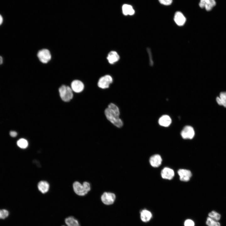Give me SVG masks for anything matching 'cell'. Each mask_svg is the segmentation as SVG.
<instances>
[{"label": "cell", "mask_w": 226, "mask_h": 226, "mask_svg": "<svg viewBox=\"0 0 226 226\" xmlns=\"http://www.w3.org/2000/svg\"><path fill=\"white\" fill-rule=\"evenodd\" d=\"M73 187L75 193L78 195L83 196L86 194L90 190V185L87 182H84L81 184L78 181L75 182Z\"/></svg>", "instance_id": "obj_2"}, {"label": "cell", "mask_w": 226, "mask_h": 226, "mask_svg": "<svg viewBox=\"0 0 226 226\" xmlns=\"http://www.w3.org/2000/svg\"><path fill=\"white\" fill-rule=\"evenodd\" d=\"M116 199L115 195L112 193L105 192L101 196V200L103 203L106 205L112 204Z\"/></svg>", "instance_id": "obj_6"}, {"label": "cell", "mask_w": 226, "mask_h": 226, "mask_svg": "<svg viewBox=\"0 0 226 226\" xmlns=\"http://www.w3.org/2000/svg\"><path fill=\"white\" fill-rule=\"evenodd\" d=\"M162 159L159 154L152 155L150 158L149 162L151 165L154 167H158L161 164Z\"/></svg>", "instance_id": "obj_13"}, {"label": "cell", "mask_w": 226, "mask_h": 226, "mask_svg": "<svg viewBox=\"0 0 226 226\" xmlns=\"http://www.w3.org/2000/svg\"><path fill=\"white\" fill-rule=\"evenodd\" d=\"M17 144L20 148L24 149L27 147L28 143V141L26 139L21 138L17 141Z\"/></svg>", "instance_id": "obj_23"}, {"label": "cell", "mask_w": 226, "mask_h": 226, "mask_svg": "<svg viewBox=\"0 0 226 226\" xmlns=\"http://www.w3.org/2000/svg\"><path fill=\"white\" fill-rule=\"evenodd\" d=\"M199 4L201 8H205L209 11L216 5V2L215 0H200Z\"/></svg>", "instance_id": "obj_8"}, {"label": "cell", "mask_w": 226, "mask_h": 226, "mask_svg": "<svg viewBox=\"0 0 226 226\" xmlns=\"http://www.w3.org/2000/svg\"><path fill=\"white\" fill-rule=\"evenodd\" d=\"M8 215L9 212L8 210L4 209L0 210V219H5Z\"/></svg>", "instance_id": "obj_24"}, {"label": "cell", "mask_w": 226, "mask_h": 226, "mask_svg": "<svg viewBox=\"0 0 226 226\" xmlns=\"http://www.w3.org/2000/svg\"><path fill=\"white\" fill-rule=\"evenodd\" d=\"M184 226H195V223L192 219L188 218L186 219L184 222Z\"/></svg>", "instance_id": "obj_25"}, {"label": "cell", "mask_w": 226, "mask_h": 226, "mask_svg": "<svg viewBox=\"0 0 226 226\" xmlns=\"http://www.w3.org/2000/svg\"><path fill=\"white\" fill-rule=\"evenodd\" d=\"M206 224L207 226H221L219 221L214 220L208 217L206 218Z\"/></svg>", "instance_id": "obj_22"}, {"label": "cell", "mask_w": 226, "mask_h": 226, "mask_svg": "<svg viewBox=\"0 0 226 226\" xmlns=\"http://www.w3.org/2000/svg\"><path fill=\"white\" fill-rule=\"evenodd\" d=\"M105 114L107 119L115 126L119 128L122 126L123 122L119 117V109L116 105L110 104L105 110Z\"/></svg>", "instance_id": "obj_1"}, {"label": "cell", "mask_w": 226, "mask_h": 226, "mask_svg": "<svg viewBox=\"0 0 226 226\" xmlns=\"http://www.w3.org/2000/svg\"><path fill=\"white\" fill-rule=\"evenodd\" d=\"M3 18L2 16L0 14V25L2 24L3 22Z\"/></svg>", "instance_id": "obj_28"}, {"label": "cell", "mask_w": 226, "mask_h": 226, "mask_svg": "<svg viewBox=\"0 0 226 226\" xmlns=\"http://www.w3.org/2000/svg\"><path fill=\"white\" fill-rule=\"evenodd\" d=\"M37 56L40 61L43 63H48L51 60V57L50 51L46 49L39 50Z\"/></svg>", "instance_id": "obj_4"}, {"label": "cell", "mask_w": 226, "mask_h": 226, "mask_svg": "<svg viewBox=\"0 0 226 226\" xmlns=\"http://www.w3.org/2000/svg\"><path fill=\"white\" fill-rule=\"evenodd\" d=\"M178 173L180 180L183 181H189L192 175L190 171L186 169H180L178 170Z\"/></svg>", "instance_id": "obj_9"}, {"label": "cell", "mask_w": 226, "mask_h": 226, "mask_svg": "<svg viewBox=\"0 0 226 226\" xmlns=\"http://www.w3.org/2000/svg\"><path fill=\"white\" fill-rule=\"evenodd\" d=\"M153 217L151 212L147 209L142 210L140 212V218L141 221L144 223H147L151 220Z\"/></svg>", "instance_id": "obj_11"}, {"label": "cell", "mask_w": 226, "mask_h": 226, "mask_svg": "<svg viewBox=\"0 0 226 226\" xmlns=\"http://www.w3.org/2000/svg\"><path fill=\"white\" fill-rule=\"evenodd\" d=\"M123 14L125 15H132L135 13V11L132 6L127 4H124L122 7Z\"/></svg>", "instance_id": "obj_20"}, {"label": "cell", "mask_w": 226, "mask_h": 226, "mask_svg": "<svg viewBox=\"0 0 226 226\" xmlns=\"http://www.w3.org/2000/svg\"><path fill=\"white\" fill-rule=\"evenodd\" d=\"M216 101L219 105L226 108V91L221 92L216 98Z\"/></svg>", "instance_id": "obj_15"}, {"label": "cell", "mask_w": 226, "mask_h": 226, "mask_svg": "<svg viewBox=\"0 0 226 226\" xmlns=\"http://www.w3.org/2000/svg\"><path fill=\"white\" fill-rule=\"evenodd\" d=\"M182 137L185 139H191L194 137L195 132L194 129L189 126H185L181 132Z\"/></svg>", "instance_id": "obj_7"}, {"label": "cell", "mask_w": 226, "mask_h": 226, "mask_svg": "<svg viewBox=\"0 0 226 226\" xmlns=\"http://www.w3.org/2000/svg\"><path fill=\"white\" fill-rule=\"evenodd\" d=\"M208 217L214 220L219 221L221 218V214L215 210H212L208 214Z\"/></svg>", "instance_id": "obj_21"}, {"label": "cell", "mask_w": 226, "mask_h": 226, "mask_svg": "<svg viewBox=\"0 0 226 226\" xmlns=\"http://www.w3.org/2000/svg\"><path fill=\"white\" fill-rule=\"evenodd\" d=\"M159 1L161 4L165 5H170L172 2V0H159Z\"/></svg>", "instance_id": "obj_26"}, {"label": "cell", "mask_w": 226, "mask_h": 226, "mask_svg": "<svg viewBox=\"0 0 226 226\" xmlns=\"http://www.w3.org/2000/svg\"><path fill=\"white\" fill-rule=\"evenodd\" d=\"M10 136L12 137H16L18 135V133L14 130H11L9 132Z\"/></svg>", "instance_id": "obj_27"}, {"label": "cell", "mask_w": 226, "mask_h": 226, "mask_svg": "<svg viewBox=\"0 0 226 226\" xmlns=\"http://www.w3.org/2000/svg\"><path fill=\"white\" fill-rule=\"evenodd\" d=\"M112 82L113 79L110 76L105 75L100 78L98 83V85L99 88L102 89L107 88Z\"/></svg>", "instance_id": "obj_5"}, {"label": "cell", "mask_w": 226, "mask_h": 226, "mask_svg": "<svg viewBox=\"0 0 226 226\" xmlns=\"http://www.w3.org/2000/svg\"><path fill=\"white\" fill-rule=\"evenodd\" d=\"M174 20L176 24L180 26L183 25L186 21V18L181 12L178 11L175 13Z\"/></svg>", "instance_id": "obj_14"}, {"label": "cell", "mask_w": 226, "mask_h": 226, "mask_svg": "<svg viewBox=\"0 0 226 226\" xmlns=\"http://www.w3.org/2000/svg\"><path fill=\"white\" fill-rule=\"evenodd\" d=\"M174 174V170L168 167L164 168L162 170L161 173V176L163 178L169 180L173 178Z\"/></svg>", "instance_id": "obj_12"}, {"label": "cell", "mask_w": 226, "mask_h": 226, "mask_svg": "<svg viewBox=\"0 0 226 226\" xmlns=\"http://www.w3.org/2000/svg\"><path fill=\"white\" fill-rule=\"evenodd\" d=\"M38 187L39 190L42 193L47 192L49 188L48 183L45 181H40L38 184Z\"/></svg>", "instance_id": "obj_19"}, {"label": "cell", "mask_w": 226, "mask_h": 226, "mask_svg": "<svg viewBox=\"0 0 226 226\" xmlns=\"http://www.w3.org/2000/svg\"><path fill=\"white\" fill-rule=\"evenodd\" d=\"M84 88L83 83L80 80H75L72 81L71 83V88L73 91L78 93L81 92Z\"/></svg>", "instance_id": "obj_10"}, {"label": "cell", "mask_w": 226, "mask_h": 226, "mask_svg": "<svg viewBox=\"0 0 226 226\" xmlns=\"http://www.w3.org/2000/svg\"><path fill=\"white\" fill-rule=\"evenodd\" d=\"M171 120L170 117L168 115H164L161 116L159 120V123L161 126L167 127L171 124Z\"/></svg>", "instance_id": "obj_16"}, {"label": "cell", "mask_w": 226, "mask_h": 226, "mask_svg": "<svg viewBox=\"0 0 226 226\" xmlns=\"http://www.w3.org/2000/svg\"><path fill=\"white\" fill-rule=\"evenodd\" d=\"M59 92L61 99L65 102H68L73 98V90L68 86L62 85L59 88Z\"/></svg>", "instance_id": "obj_3"}, {"label": "cell", "mask_w": 226, "mask_h": 226, "mask_svg": "<svg viewBox=\"0 0 226 226\" xmlns=\"http://www.w3.org/2000/svg\"><path fill=\"white\" fill-rule=\"evenodd\" d=\"M65 222L67 226H80L78 221L73 216H69L66 218Z\"/></svg>", "instance_id": "obj_18"}, {"label": "cell", "mask_w": 226, "mask_h": 226, "mask_svg": "<svg viewBox=\"0 0 226 226\" xmlns=\"http://www.w3.org/2000/svg\"><path fill=\"white\" fill-rule=\"evenodd\" d=\"M119 58V56L118 53L114 51L110 52L107 57V59L109 62L111 64H114L118 61Z\"/></svg>", "instance_id": "obj_17"}, {"label": "cell", "mask_w": 226, "mask_h": 226, "mask_svg": "<svg viewBox=\"0 0 226 226\" xmlns=\"http://www.w3.org/2000/svg\"><path fill=\"white\" fill-rule=\"evenodd\" d=\"M3 60L2 56H0V65L2 64L3 63Z\"/></svg>", "instance_id": "obj_29"}]
</instances>
